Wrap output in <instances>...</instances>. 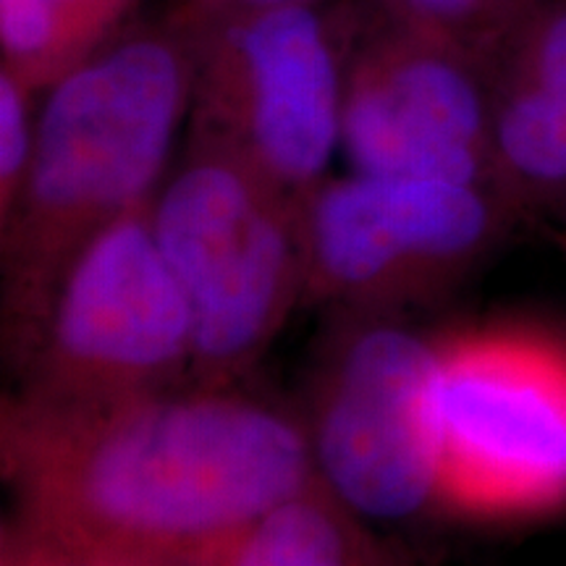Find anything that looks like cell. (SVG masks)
I'll return each instance as SVG.
<instances>
[{
	"mask_svg": "<svg viewBox=\"0 0 566 566\" xmlns=\"http://www.w3.org/2000/svg\"><path fill=\"white\" fill-rule=\"evenodd\" d=\"M19 394L108 401L192 380V310L150 221V202L92 233L6 331Z\"/></svg>",
	"mask_w": 566,
	"mask_h": 566,
	"instance_id": "obj_5",
	"label": "cell"
},
{
	"mask_svg": "<svg viewBox=\"0 0 566 566\" xmlns=\"http://www.w3.org/2000/svg\"><path fill=\"white\" fill-rule=\"evenodd\" d=\"M195 53L187 139L239 158L304 197L342 150L357 0L205 11L171 0Z\"/></svg>",
	"mask_w": 566,
	"mask_h": 566,
	"instance_id": "obj_3",
	"label": "cell"
},
{
	"mask_svg": "<svg viewBox=\"0 0 566 566\" xmlns=\"http://www.w3.org/2000/svg\"><path fill=\"white\" fill-rule=\"evenodd\" d=\"M197 566H373V562L359 516L321 480H313Z\"/></svg>",
	"mask_w": 566,
	"mask_h": 566,
	"instance_id": "obj_12",
	"label": "cell"
},
{
	"mask_svg": "<svg viewBox=\"0 0 566 566\" xmlns=\"http://www.w3.org/2000/svg\"><path fill=\"white\" fill-rule=\"evenodd\" d=\"M176 3L192 6L205 11H242V9H271V6L289 3H313V0H176Z\"/></svg>",
	"mask_w": 566,
	"mask_h": 566,
	"instance_id": "obj_16",
	"label": "cell"
},
{
	"mask_svg": "<svg viewBox=\"0 0 566 566\" xmlns=\"http://www.w3.org/2000/svg\"><path fill=\"white\" fill-rule=\"evenodd\" d=\"M342 153L357 174L495 187L491 87L480 53L375 0H357Z\"/></svg>",
	"mask_w": 566,
	"mask_h": 566,
	"instance_id": "obj_9",
	"label": "cell"
},
{
	"mask_svg": "<svg viewBox=\"0 0 566 566\" xmlns=\"http://www.w3.org/2000/svg\"><path fill=\"white\" fill-rule=\"evenodd\" d=\"M95 566H197V564H176V562H126V564H95Z\"/></svg>",
	"mask_w": 566,
	"mask_h": 566,
	"instance_id": "obj_17",
	"label": "cell"
},
{
	"mask_svg": "<svg viewBox=\"0 0 566 566\" xmlns=\"http://www.w3.org/2000/svg\"><path fill=\"white\" fill-rule=\"evenodd\" d=\"M40 95L9 69H0V223L13 216L30 179Z\"/></svg>",
	"mask_w": 566,
	"mask_h": 566,
	"instance_id": "obj_14",
	"label": "cell"
},
{
	"mask_svg": "<svg viewBox=\"0 0 566 566\" xmlns=\"http://www.w3.org/2000/svg\"><path fill=\"white\" fill-rule=\"evenodd\" d=\"M3 566H92V562L24 522L13 520L11 533H6Z\"/></svg>",
	"mask_w": 566,
	"mask_h": 566,
	"instance_id": "obj_15",
	"label": "cell"
},
{
	"mask_svg": "<svg viewBox=\"0 0 566 566\" xmlns=\"http://www.w3.org/2000/svg\"><path fill=\"white\" fill-rule=\"evenodd\" d=\"M192 84V38L168 3L42 92L30 179L0 223L6 331L92 233L153 202L179 158Z\"/></svg>",
	"mask_w": 566,
	"mask_h": 566,
	"instance_id": "obj_2",
	"label": "cell"
},
{
	"mask_svg": "<svg viewBox=\"0 0 566 566\" xmlns=\"http://www.w3.org/2000/svg\"><path fill=\"white\" fill-rule=\"evenodd\" d=\"M150 221L192 310V380L237 384L307 300L302 197L184 139Z\"/></svg>",
	"mask_w": 566,
	"mask_h": 566,
	"instance_id": "obj_4",
	"label": "cell"
},
{
	"mask_svg": "<svg viewBox=\"0 0 566 566\" xmlns=\"http://www.w3.org/2000/svg\"><path fill=\"white\" fill-rule=\"evenodd\" d=\"M0 459L17 520L95 564H202L317 480L304 420L197 380L108 401L13 391Z\"/></svg>",
	"mask_w": 566,
	"mask_h": 566,
	"instance_id": "obj_1",
	"label": "cell"
},
{
	"mask_svg": "<svg viewBox=\"0 0 566 566\" xmlns=\"http://www.w3.org/2000/svg\"><path fill=\"white\" fill-rule=\"evenodd\" d=\"M495 187L522 229L566 247V0H543L485 51Z\"/></svg>",
	"mask_w": 566,
	"mask_h": 566,
	"instance_id": "obj_10",
	"label": "cell"
},
{
	"mask_svg": "<svg viewBox=\"0 0 566 566\" xmlns=\"http://www.w3.org/2000/svg\"><path fill=\"white\" fill-rule=\"evenodd\" d=\"M438 509L530 520L566 506V336L493 321L438 336Z\"/></svg>",
	"mask_w": 566,
	"mask_h": 566,
	"instance_id": "obj_6",
	"label": "cell"
},
{
	"mask_svg": "<svg viewBox=\"0 0 566 566\" xmlns=\"http://www.w3.org/2000/svg\"><path fill=\"white\" fill-rule=\"evenodd\" d=\"M375 3L480 53L543 0H375Z\"/></svg>",
	"mask_w": 566,
	"mask_h": 566,
	"instance_id": "obj_13",
	"label": "cell"
},
{
	"mask_svg": "<svg viewBox=\"0 0 566 566\" xmlns=\"http://www.w3.org/2000/svg\"><path fill=\"white\" fill-rule=\"evenodd\" d=\"M142 0H0V69L45 92L137 19Z\"/></svg>",
	"mask_w": 566,
	"mask_h": 566,
	"instance_id": "obj_11",
	"label": "cell"
},
{
	"mask_svg": "<svg viewBox=\"0 0 566 566\" xmlns=\"http://www.w3.org/2000/svg\"><path fill=\"white\" fill-rule=\"evenodd\" d=\"M438 336L405 315L342 313L310 391L315 475L359 520L438 509Z\"/></svg>",
	"mask_w": 566,
	"mask_h": 566,
	"instance_id": "obj_8",
	"label": "cell"
},
{
	"mask_svg": "<svg viewBox=\"0 0 566 566\" xmlns=\"http://www.w3.org/2000/svg\"><path fill=\"white\" fill-rule=\"evenodd\" d=\"M522 226L495 187L405 176H328L302 197L307 300L405 315L449 294Z\"/></svg>",
	"mask_w": 566,
	"mask_h": 566,
	"instance_id": "obj_7",
	"label": "cell"
}]
</instances>
